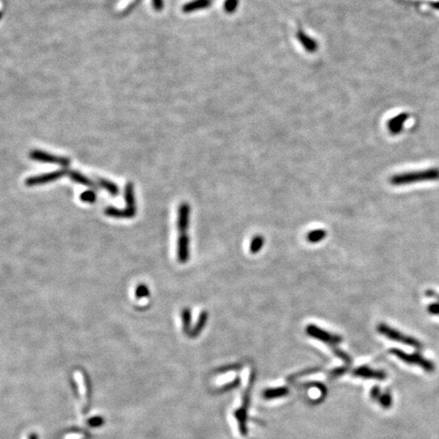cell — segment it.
I'll return each mask as SVG.
<instances>
[{
    "mask_svg": "<svg viewBox=\"0 0 439 439\" xmlns=\"http://www.w3.org/2000/svg\"><path fill=\"white\" fill-rule=\"evenodd\" d=\"M87 434L84 432H73L67 435L64 439H86Z\"/></svg>",
    "mask_w": 439,
    "mask_h": 439,
    "instance_id": "25",
    "label": "cell"
},
{
    "mask_svg": "<svg viewBox=\"0 0 439 439\" xmlns=\"http://www.w3.org/2000/svg\"><path fill=\"white\" fill-rule=\"evenodd\" d=\"M326 234H327L326 231L323 229H316V230L310 231L309 233L306 234V240L312 244L319 243L326 237Z\"/></svg>",
    "mask_w": 439,
    "mask_h": 439,
    "instance_id": "15",
    "label": "cell"
},
{
    "mask_svg": "<svg viewBox=\"0 0 439 439\" xmlns=\"http://www.w3.org/2000/svg\"><path fill=\"white\" fill-rule=\"evenodd\" d=\"M125 201L127 203V207L135 208V199H134V188L132 183H127L125 186Z\"/></svg>",
    "mask_w": 439,
    "mask_h": 439,
    "instance_id": "17",
    "label": "cell"
},
{
    "mask_svg": "<svg viewBox=\"0 0 439 439\" xmlns=\"http://www.w3.org/2000/svg\"><path fill=\"white\" fill-rule=\"evenodd\" d=\"M66 173L67 172L65 170H59V171H54V172H51V173L38 175V176L29 177L26 180V185L36 186V185H42V184L53 182V181H56V180L60 179L61 177H63Z\"/></svg>",
    "mask_w": 439,
    "mask_h": 439,
    "instance_id": "5",
    "label": "cell"
},
{
    "mask_svg": "<svg viewBox=\"0 0 439 439\" xmlns=\"http://www.w3.org/2000/svg\"><path fill=\"white\" fill-rule=\"evenodd\" d=\"M103 422H104V420H103L102 417L96 416V417H93L92 419H90L89 421H87V425H90L92 427H99V426H101L103 424Z\"/></svg>",
    "mask_w": 439,
    "mask_h": 439,
    "instance_id": "24",
    "label": "cell"
},
{
    "mask_svg": "<svg viewBox=\"0 0 439 439\" xmlns=\"http://www.w3.org/2000/svg\"><path fill=\"white\" fill-rule=\"evenodd\" d=\"M331 349H332V352L335 353V355L337 356V357H339L341 360H343L344 362H346V363H351V357L347 354V353H345L344 351H342V350H340L339 348H337V347H331Z\"/></svg>",
    "mask_w": 439,
    "mask_h": 439,
    "instance_id": "22",
    "label": "cell"
},
{
    "mask_svg": "<svg viewBox=\"0 0 439 439\" xmlns=\"http://www.w3.org/2000/svg\"><path fill=\"white\" fill-rule=\"evenodd\" d=\"M190 212L191 208L188 202H182L178 206V215H177V229L180 234H186L189 222H190Z\"/></svg>",
    "mask_w": 439,
    "mask_h": 439,
    "instance_id": "6",
    "label": "cell"
},
{
    "mask_svg": "<svg viewBox=\"0 0 439 439\" xmlns=\"http://www.w3.org/2000/svg\"><path fill=\"white\" fill-rule=\"evenodd\" d=\"M29 439H38V435L36 433H31L29 435Z\"/></svg>",
    "mask_w": 439,
    "mask_h": 439,
    "instance_id": "30",
    "label": "cell"
},
{
    "mask_svg": "<svg viewBox=\"0 0 439 439\" xmlns=\"http://www.w3.org/2000/svg\"><path fill=\"white\" fill-rule=\"evenodd\" d=\"M305 331L309 337L321 341L324 344H327L328 346H330V348L336 347L337 345L343 342V338L341 336L335 335V333H330L315 324H308L305 328Z\"/></svg>",
    "mask_w": 439,
    "mask_h": 439,
    "instance_id": "3",
    "label": "cell"
},
{
    "mask_svg": "<svg viewBox=\"0 0 439 439\" xmlns=\"http://www.w3.org/2000/svg\"><path fill=\"white\" fill-rule=\"evenodd\" d=\"M207 320H208V313H207V311L203 310V311L200 313V318H199V319H198V321H197L195 327H193V328L190 330V332L188 333V336H189L190 338H192V339H193V338L199 337V336L200 335V332H201V331L203 330V328L205 327Z\"/></svg>",
    "mask_w": 439,
    "mask_h": 439,
    "instance_id": "11",
    "label": "cell"
},
{
    "mask_svg": "<svg viewBox=\"0 0 439 439\" xmlns=\"http://www.w3.org/2000/svg\"><path fill=\"white\" fill-rule=\"evenodd\" d=\"M435 298H436V299H437V300H438V301H439V294H436V296H435Z\"/></svg>",
    "mask_w": 439,
    "mask_h": 439,
    "instance_id": "31",
    "label": "cell"
},
{
    "mask_svg": "<svg viewBox=\"0 0 439 439\" xmlns=\"http://www.w3.org/2000/svg\"><path fill=\"white\" fill-rule=\"evenodd\" d=\"M265 245V238L262 235H255L249 244V251L251 254H257Z\"/></svg>",
    "mask_w": 439,
    "mask_h": 439,
    "instance_id": "14",
    "label": "cell"
},
{
    "mask_svg": "<svg viewBox=\"0 0 439 439\" xmlns=\"http://www.w3.org/2000/svg\"><path fill=\"white\" fill-rule=\"evenodd\" d=\"M30 157H31L32 160H35V161L46 163V164L58 165V166H62V167H67L70 163V160L68 159V158L54 156L52 154H49V153H46L43 151H39V150H35V151L31 152Z\"/></svg>",
    "mask_w": 439,
    "mask_h": 439,
    "instance_id": "4",
    "label": "cell"
},
{
    "mask_svg": "<svg viewBox=\"0 0 439 439\" xmlns=\"http://www.w3.org/2000/svg\"><path fill=\"white\" fill-rule=\"evenodd\" d=\"M98 183H99V185L102 188L106 189L110 193V195H112V196H117L118 195V192H119L118 186L116 184H114L113 182H111L109 180H106V179H103V178H99L98 179Z\"/></svg>",
    "mask_w": 439,
    "mask_h": 439,
    "instance_id": "18",
    "label": "cell"
},
{
    "mask_svg": "<svg viewBox=\"0 0 439 439\" xmlns=\"http://www.w3.org/2000/svg\"><path fill=\"white\" fill-rule=\"evenodd\" d=\"M431 6H432L434 9L439 10V1H437V2H431Z\"/></svg>",
    "mask_w": 439,
    "mask_h": 439,
    "instance_id": "29",
    "label": "cell"
},
{
    "mask_svg": "<svg viewBox=\"0 0 439 439\" xmlns=\"http://www.w3.org/2000/svg\"><path fill=\"white\" fill-rule=\"evenodd\" d=\"M190 256V239L188 234H180L177 241V259L180 263H186Z\"/></svg>",
    "mask_w": 439,
    "mask_h": 439,
    "instance_id": "7",
    "label": "cell"
},
{
    "mask_svg": "<svg viewBox=\"0 0 439 439\" xmlns=\"http://www.w3.org/2000/svg\"><path fill=\"white\" fill-rule=\"evenodd\" d=\"M391 353L394 354L395 356H397L399 359H400V360L403 361V362H406V363H408V364H414L413 354H412V355L407 354L406 352H403V351L399 350V349H396V348H394V349L391 350Z\"/></svg>",
    "mask_w": 439,
    "mask_h": 439,
    "instance_id": "20",
    "label": "cell"
},
{
    "mask_svg": "<svg viewBox=\"0 0 439 439\" xmlns=\"http://www.w3.org/2000/svg\"><path fill=\"white\" fill-rule=\"evenodd\" d=\"M182 318V324H183V331L186 335L190 332V325H191V311L189 308H183L181 312Z\"/></svg>",
    "mask_w": 439,
    "mask_h": 439,
    "instance_id": "19",
    "label": "cell"
},
{
    "mask_svg": "<svg viewBox=\"0 0 439 439\" xmlns=\"http://www.w3.org/2000/svg\"><path fill=\"white\" fill-rule=\"evenodd\" d=\"M353 374L355 376H359V377H363V378H376V379H383L386 376L384 372L372 370L367 366H362V367L357 368V369L354 370Z\"/></svg>",
    "mask_w": 439,
    "mask_h": 439,
    "instance_id": "10",
    "label": "cell"
},
{
    "mask_svg": "<svg viewBox=\"0 0 439 439\" xmlns=\"http://www.w3.org/2000/svg\"><path fill=\"white\" fill-rule=\"evenodd\" d=\"M68 175H69L70 179H72L75 182H77V183L82 184L84 186L91 187V188H96V184H95V182L93 180H91L90 178H87L86 176H84L83 174H81V173H80L78 171H70V172H68Z\"/></svg>",
    "mask_w": 439,
    "mask_h": 439,
    "instance_id": "12",
    "label": "cell"
},
{
    "mask_svg": "<svg viewBox=\"0 0 439 439\" xmlns=\"http://www.w3.org/2000/svg\"><path fill=\"white\" fill-rule=\"evenodd\" d=\"M105 214L108 217L121 219V218H133L136 214V208L126 207L124 209H118L116 207H107L105 209Z\"/></svg>",
    "mask_w": 439,
    "mask_h": 439,
    "instance_id": "9",
    "label": "cell"
},
{
    "mask_svg": "<svg viewBox=\"0 0 439 439\" xmlns=\"http://www.w3.org/2000/svg\"><path fill=\"white\" fill-rule=\"evenodd\" d=\"M439 180V169L431 168L426 170H421L417 172H408L394 175L390 178V182L393 185H405L418 182L426 181H436Z\"/></svg>",
    "mask_w": 439,
    "mask_h": 439,
    "instance_id": "1",
    "label": "cell"
},
{
    "mask_svg": "<svg viewBox=\"0 0 439 439\" xmlns=\"http://www.w3.org/2000/svg\"><path fill=\"white\" fill-rule=\"evenodd\" d=\"M413 359H414V364H417L420 367H422L423 369H425L426 371H433L434 370V364L432 362L426 360L424 357L421 356L419 353H414L413 354Z\"/></svg>",
    "mask_w": 439,
    "mask_h": 439,
    "instance_id": "16",
    "label": "cell"
},
{
    "mask_svg": "<svg viewBox=\"0 0 439 439\" xmlns=\"http://www.w3.org/2000/svg\"><path fill=\"white\" fill-rule=\"evenodd\" d=\"M376 329L380 333V335L386 337L390 340L396 341L398 343H401L403 345H408L410 347H414L416 349H422L423 348V345L421 344V342H419L418 340H416V339H414L412 337L403 335L402 332H400V331H399V330L389 326L388 324H385V323H378Z\"/></svg>",
    "mask_w": 439,
    "mask_h": 439,
    "instance_id": "2",
    "label": "cell"
},
{
    "mask_svg": "<svg viewBox=\"0 0 439 439\" xmlns=\"http://www.w3.org/2000/svg\"><path fill=\"white\" fill-rule=\"evenodd\" d=\"M409 117H410L409 113H400L392 118L391 120H389L388 127L390 132L393 134L400 133L403 125H405V122L409 119Z\"/></svg>",
    "mask_w": 439,
    "mask_h": 439,
    "instance_id": "8",
    "label": "cell"
},
{
    "mask_svg": "<svg viewBox=\"0 0 439 439\" xmlns=\"http://www.w3.org/2000/svg\"><path fill=\"white\" fill-rule=\"evenodd\" d=\"M80 200H82L83 202H87V203H93L96 201L97 200V196L96 193L93 190H86L84 192H82L80 197Z\"/></svg>",
    "mask_w": 439,
    "mask_h": 439,
    "instance_id": "21",
    "label": "cell"
},
{
    "mask_svg": "<svg viewBox=\"0 0 439 439\" xmlns=\"http://www.w3.org/2000/svg\"><path fill=\"white\" fill-rule=\"evenodd\" d=\"M289 394V390L287 388H278V389H270L266 390L263 393V397L267 399H274L283 398Z\"/></svg>",
    "mask_w": 439,
    "mask_h": 439,
    "instance_id": "13",
    "label": "cell"
},
{
    "mask_svg": "<svg viewBox=\"0 0 439 439\" xmlns=\"http://www.w3.org/2000/svg\"><path fill=\"white\" fill-rule=\"evenodd\" d=\"M153 4L156 10H161L163 7V0H153Z\"/></svg>",
    "mask_w": 439,
    "mask_h": 439,
    "instance_id": "28",
    "label": "cell"
},
{
    "mask_svg": "<svg viewBox=\"0 0 439 439\" xmlns=\"http://www.w3.org/2000/svg\"><path fill=\"white\" fill-rule=\"evenodd\" d=\"M1 16H2V13H1V12H0V20H1Z\"/></svg>",
    "mask_w": 439,
    "mask_h": 439,
    "instance_id": "32",
    "label": "cell"
},
{
    "mask_svg": "<svg viewBox=\"0 0 439 439\" xmlns=\"http://www.w3.org/2000/svg\"><path fill=\"white\" fill-rule=\"evenodd\" d=\"M150 295V290H149V288L146 286V285H144V284H142V285H139L137 288H136V290H135V296H136V298H145V297H148Z\"/></svg>",
    "mask_w": 439,
    "mask_h": 439,
    "instance_id": "23",
    "label": "cell"
},
{
    "mask_svg": "<svg viewBox=\"0 0 439 439\" xmlns=\"http://www.w3.org/2000/svg\"><path fill=\"white\" fill-rule=\"evenodd\" d=\"M346 371H347V367H339V368H336V369H333L330 372V376L331 377H338V376H341V375L345 374Z\"/></svg>",
    "mask_w": 439,
    "mask_h": 439,
    "instance_id": "26",
    "label": "cell"
},
{
    "mask_svg": "<svg viewBox=\"0 0 439 439\" xmlns=\"http://www.w3.org/2000/svg\"><path fill=\"white\" fill-rule=\"evenodd\" d=\"M427 310L430 314L433 315H439V302L438 303H432L430 305H428Z\"/></svg>",
    "mask_w": 439,
    "mask_h": 439,
    "instance_id": "27",
    "label": "cell"
}]
</instances>
